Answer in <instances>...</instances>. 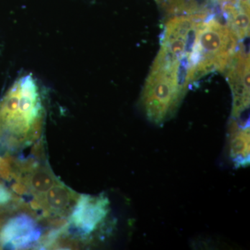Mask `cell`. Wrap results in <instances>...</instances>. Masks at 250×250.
<instances>
[{
	"mask_svg": "<svg viewBox=\"0 0 250 250\" xmlns=\"http://www.w3.org/2000/svg\"><path fill=\"white\" fill-rule=\"evenodd\" d=\"M40 90L32 75L21 77L0 100V140L35 137L43 120Z\"/></svg>",
	"mask_w": 250,
	"mask_h": 250,
	"instance_id": "1",
	"label": "cell"
},
{
	"mask_svg": "<svg viewBox=\"0 0 250 250\" xmlns=\"http://www.w3.org/2000/svg\"><path fill=\"white\" fill-rule=\"evenodd\" d=\"M176 72L151 70L143 88V110L154 124H163L173 116L185 95L177 85Z\"/></svg>",
	"mask_w": 250,
	"mask_h": 250,
	"instance_id": "2",
	"label": "cell"
},
{
	"mask_svg": "<svg viewBox=\"0 0 250 250\" xmlns=\"http://www.w3.org/2000/svg\"><path fill=\"white\" fill-rule=\"evenodd\" d=\"M108 205L107 197L103 195H81L70 217L71 228L81 236H90L107 217Z\"/></svg>",
	"mask_w": 250,
	"mask_h": 250,
	"instance_id": "3",
	"label": "cell"
},
{
	"mask_svg": "<svg viewBox=\"0 0 250 250\" xmlns=\"http://www.w3.org/2000/svg\"><path fill=\"white\" fill-rule=\"evenodd\" d=\"M40 229L35 220L27 215L10 219L0 230V243L4 248L21 249L39 240Z\"/></svg>",
	"mask_w": 250,
	"mask_h": 250,
	"instance_id": "4",
	"label": "cell"
},
{
	"mask_svg": "<svg viewBox=\"0 0 250 250\" xmlns=\"http://www.w3.org/2000/svg\"><path fill=\"white\" fill-rule=\"evenodd\" d=\"M230 156L237 166H246L250 164L249 123L239 124L231 121L229 129Z\"/></svg>",
	"mask_w": 250,
	"mask_h": 250,
	"instance_id": "5",
	"label": "cell"
},
{
	"mask_svg": "<svg viewBox=\"0 0 250 250\" xmlns=\"http://www.w3.org/2000/svg\"><path fill=\"white\" fill-rule=\"evenodd\" d=\"M39 197L41 205L45 209L56 214H62L67 211L74 202L78 200L70 188L59 182Z\"/></svg>",
	"mask_w": 250,
	"mask_h": 250,
	"instance_id": "6",
	"label": "cell"
},
{
	"mask_svg": "<svg viewBox=\"0 0 250 250\" xmlns=\"http://www.w3.org/2000/svg\"><path fill=\"white\" fill-rule=\"evenodd\" d=\"M58 182L52 170L46 167H41L32 171L27 179L29 188L39 197L48 191Z\"/></svg>",
	"mask_w": 250,
	"mask_h": 250,
	"instance_id": "7",
	"label": "cell"
},
{
	"mask_svg": "<svg viewBox=\"0 0 250 250\" xmlns=\"http://www.w3.org/2000/svg\"><path fill=\"white\" fill-rule=\"evenodd\" d=\"M229 27L239 40L249 35L250 11L239 7L229 21Z\"/></svg>",
	"mask_w": 250,
	"mask_h": 250,
	"instance_id": "8",
	"label": "cell"
},
{
	"mask_svg": "<svg viewBox=\"0 0 250 250\" xmlns=\"http://www.w3.org/2000/svg\"><path fill=\"white\" fill-rule=\"evenodd\" d=\"M197 24L198 22L195 23L193 26H192L187 31V36H186L185 54L188 57L192 53L195 41H196Z\"/></svg>",
	"mask_w": 250,
	"mask_h": 250,
	"instance_id": "9",
	"label": "cell"
},
{
	"mask_svg": "<svg viewBox=\"0 0 250 250\" xmlns=\"http://www.w3.org/2000/svg\"><path fill=\"white\" fill-rule=\"evenodd\" d=\"M11 192L7 190L6 187L0 184V206L6 205L11 200Z\"/></svg>",
	"mask_w": 250,
	"mask_h": 250,
	"instance_id": "10",
	"label": "cell"
},
{
	"mask_svg": "<svg viewBox=\"0 0 250 250\" xmlns=\"http://www.w3.org/2000/svg\"><path fill=\"white\" fill-rule=\"evenodd\" d=\"M237 1L240 8L250 11V0H237Z\"/></svg>",
	"mask_w": 250,
	"mask_h": 250,
	"instance_id": "11",
	"label": "cell"
}]
</instances>
